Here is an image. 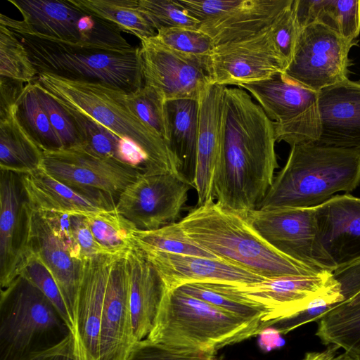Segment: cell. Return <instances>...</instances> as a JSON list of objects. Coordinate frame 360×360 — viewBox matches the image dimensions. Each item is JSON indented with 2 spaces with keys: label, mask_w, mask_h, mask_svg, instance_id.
<instances>
[{
  "label": "cell",
  "mask_w": 360,
  "mask_h": 360,
  "mask_svg": "<svg viewBox=\"0 0 360 360\" xmlns=\"http://www.w3.org/2000/svg\"><path fill=\"white\" fill-rule=\"evenodd\" d=\"M274 123L252 96L225 86L213 195L224 208L247 216L271 187L278 168Z\"/></svg>",
  "instance_id": "cell-1"
},
{
  "label": "cell",
  "mask_w": 360,
  "mask_h": 360,
  "mask_svg": "<svg viewBox=\"0 0 360 360\" xmlns=\"http://www.w3.org/2000/svg\"><path fill=\"white\" fill-rule=\"evenodd\" d=\"M178 223L193 241L219 259L265 278L324 271L282 254L257 232L247 216L228 210L213 199L196 206Z\"/></svg>",
  "instance_id": "cell-2"
},
{
  "label": "cell",
  "mask_w": 360,
  "mask_h": 360,
  "mask_svg": "<svg viewBox=\"0 0 360 360\" xmlns=\"http://www.w3.org/2000/svg\"><path fill=\"white\" fill-rule=\"evenodd\" d=\"M359 184V152L316 143H296L257 209L316 207Z\"/></svg>",
  "instance_id": "cell-3"
},
{
  "label": "cell",
  "mask_w": 360,
  "mask_h": 360,
  "mask_svg": "<svg viewBox=\"0 0 360 360\" xmlns=\"http://www.w3.org/2000/svg\"><path fill=\"white\" fill-rule=\"evenodd\" d=\"M33 83L62 105L91 117L120 138L136 143L148 158V167L143 174H177L168 146L129 108L125 91L48 73H39Z\"/></svg>",
  "instance_id": "cell-4"
},
{
  "label": "cell",
  "mask_w": 360,
  "mask_h": 360,
  "mask_svg": "<svg viewBox=\"0 0 360 360\" xmlns=\"http://www.w3.org/2000/svg\"><path fill=\"white\" fill-rule=\"evenodd\" d=\"M6 27L25 46L38 74L101 83L127 93L143 86L139 47L127 51L85 48Z\"/></svg>",
  "instance_id": "cell-5"
},
{
  "label": "cell",
  "mask_w": 360,
  "mask_h": 360,
  "mask_svg": "<svg viewBox=\"0 0 360 360\" xmlns=\"http://www.w3.org/2000/svg\"><path fill=\"white\" fill-rule=\"evenodd\" d=\"M262 332L260 325L174 289L165 295L147 339L174 347L216 353Z\"/></svg>",
  "instance_id": "cell-6"
},
{
  "label": "cell",
  "mask_w": 360,
  "mask_h": 360,
  "mask_svg": "<svg viewBox=\"0 0 360 360\" xmlns=\"http://www.w3.org/2000/svg\"><path fill=\"white\" fill-rule=\"evenodd\" d=\"M71 333L53 304L23 276L1 289L0 360H29Z\"/></svg>",
  "instance_id": "cell-7"
},
{
  "label": "cell",
  "mask_w": 360,
  "mask_h": 360,
  "mask_svg": "<svg viewBox=\"0 0 360 360\" xmlns=\"http://www.w3.org/2000/svg\"><path fill=\"white\" fill-rule=\"evenodd\" d=\"M22 20L0 14V24L85 48L127 51L131 46L115 25L72 5L68 0H8Z\"/></svg>",
  "instance_id": "cell-8"
},
{
  "label": "cell",
  "mask_w": 360,
  "mask_h": 360,
  "mask_svg": "<svg viewBox=\"0 0 360 360\" xmlns=\"http://www.w3.org/2000/svg\"><path fill=\"white\" fill-rule=\"evenodd\" d=\"M274 123L276 141L290 146L316 143L321 133L319 94L289 78L284 72L243 84Z\"/></svg>",
  "instance_id": "cell-9"
},
{
  "label": "cell",
  "mask_w": 360,
  "mask_h": 360,
  "mask_svg": "<svg viewBox=\"0 0 360 360\" xmlns=\"http://www.w3.org/2000/svg\"><path fill=\"white\" fill-rule=\"evenodd\" d=\"M355 41L314 23L300 30L292 58L284 73L316 92L348 79L349 53Z\"/></svg>",
  "instance_id": "cell-10"
},
{
  "label": "cell",
  "mask_w": 360,
  "mask_h": 360,
  "mask_svg": "<svg viewBox=\"0 0 360 360\" xmlns=\"http://www.w3.org/2000/svg\"><path fill=\"white\" fill-rule=\"evenodd\" d=\"M191 186L177 174L142 173L120 195L115 210L139 231L176 223Z\"/></svg>",
  "instance_id": "cell-11"
},
{
  "label": "cell",
  "mask_w": 360,
  "mask_h": 360,
  "mask_svg": "<svg viewBox=\"0 0 360 360\" xmlns=\"http://www.w3.org/2000/svg\"><path fill=\"white\" fill-rule=\"evenodd\" d=\"M41 167L72 188L107 197L116 202L127 187L142 174L136 169L82 149L43 152Z\"/></svg>",
  "instance_id": "cell-12"
},
{
  "label": "cell",
  "mask_w": 360,
  "mask_h": 360,
  "mask_svg": "<svg viewBox=\"0 0 360 360\" xmlns=\"http://www.w3.org/2000/svg\"><path fill=\"white\" fill-rule=\"evenodd\" d=\"M140 60L143 84L159 91L165 101L174 99L198 100L212 83L209 56H195L170 49L154 37L141 41Z\"/></svg>",
  "instance_id": "cell-13"
},
{
  "label": "cell",
  "mask_w": 360,
  "mask_h": 360,
  "mask_svg": "<svg viewBox=\"0 0 360 360\" xmlns=\"http://www.w3.org/2000/svg\"><path fill=\"white\" fill-rule=\"evenodd\" d=\"M315 252L322 270L360 260V198L335 195L314 207Z\"/></svg>",
  "instance_id": "cell-14"
},
{
  "label": "cell",
  "mask_w": 360,
  "mask_h": 360,
  "mask_svg": "<svg viewBox=\"0 0 360 360\" xmlns=\"http://www.w3.org/2000/svg\"><path fill=\"white\" fill-rule=\"evenodd\" d=\"M287 63L273 43L271 27L248 38L215 46L208 57L213 84L238 86L285 72Z\"/></svg>",
  "instance_id": "cell-15"
},
{
  "label": "cell",
  "mask_w": 360,
  "mask_h": 360,
  "mask_svg": "<svg viewBox=\"0 0 360 360\" xmlns=\"http://www.w3.org/2000/svg\"><path fill=\"white\" fill-rule=\"evenodd\" d=\"M337 283L332 271L315 276H285L248 284H232L243 296L268 312L264 330L275 321L307 309L318 297Z\"/></svg>",
  "instance_id": "cell-16"
},
{
  "label": "cell",
  "mask_w": 360,
  "mask_h": 360,
  "mask_svg": "<svg viewBox=\"0 0 360 360\" xmlns=\"http://www.w3.org/2000/svg\"><path fill=\"white\" fill-rule=\"evenodd\" d=\"M247 217L276 250L309 267L325 271L316 261L314 207L256 209Z\"/></svg>",
  "instance_id": "cell-17"
},
{
  "label": "cell",
  "mask_w": 360,
  "mask_h": 360,
  "mask_svg": "<svg viewBox=\"0 0 360 360\" xmlns=\"http://www.w3.org/2000/svg\"><path fill=\"white\" fill-rule=\"evenodd\" d=\"M29 205L20 175L1 169L0 284L8 287L20 274L27 254Z\"/></svg>",
  "instance_id": "cell-18"
},
{
  "label": "cell",
  "mask_w": 360,
  "mask_h": 360,
  "mask_svg": "<svg viewBox=\"0 0 360 360\" xmlns=\"http://www.w3.org/2000/svg\"><path fill=\"white\" fill-rule=\"evenodd\" d=\"M127 255L117 256L109 271L101 315L100 360H124L134 342Z\"/></svg>",
  "instance_id": "cell-19"
},
{
  "label": "cell",
  "mask_w": 360,
  "mask_h": 360,
  "mask_svg": "<svg viewBox=\"0 0 360 360\" xmlns=\"http://www.w3.org/2000/svg\"><path fill=\"white\" fill-rule=\"evenodd\" d=\"M141 249L158 270L169 290L195 283L248 284L266 279L224 259Z\"/></svg>",
  "instance_id": "cell-20"
},
{
  "label": "cell",
  "mask_w": 360,
  "mask_h": 360,
  "mask_svg": "<svg viewBox=\"0 0 360 360\" xmlns=\"http://www.w3.org/2000/svg\"><path fill=\"white\" fill-rule=\"evenodd\" d=\"M319 145L360 153V80L347 79L319 93Z\"/></svg>",
  "instance_id": "cell-21"
},
{
  "label": "cell",
  "mask_w": 360,
  "mask_h": 360,
  "mask_svg": "<svg viewBox=\"0 0 360 360\" xmlns=\"http://www.w3.org/2000/svg\"><path fill=\"white\" fill-rule=\"evenodd\" d=\"M119 255H99L84 260L75 314V337L85 360H100V330L107 279Z\"/></svg>",
  "instance_id": "cell-22"
},
{
  "label": "cell",
  "mask_w": 360,
  "mask_h": 360,
  "mask_svg": "<svg viewBox=\"0 0 360 360\" xmlns=\"http://www.w3.org/2000/svg\"><path fill=\"white\" fill-rule=\"evenodd\" d=\"M28 251L41 259L54 278L74 325L75 335L76 307L84 261L71 257L46 221L30 206Z\"/></svg>",
  "instance_id": "cell-23"
},
{
  "label": "cell",
  "mask_w": 360,
  "mask_h": 360,
  "mask_svg": "<svg viewBox=\"0 0 360 360\" xmlns=\"http://www.w3.org/2000/svg\"><path fill=\"white\" fill-rule=\"evenodd\" d=\"M129 300L134 342L153 330L169 289L162 276L138 247L127 255Z\"/></svg>",
  "instance_id": "cell-24"
},
{
  "label": "cell",
  "mask_w": 360,
  "mask_h": 360,
  "mask_svg": "<svg viewBox=\"0 0 360 360\" xmlns=\"http://www.w3.org/2000/svg\"><path fill=\"white\" fill-rule=\"evenodd\" d=\"M225 86L210 84L199 99L198 137L194 188L197 206L214 198L213 184L220 147V127Z\"/></svg>",
  "instance_id": "cell-25"
},
{
  "label": "cell",
  "mask_w": 360,
  "mask_h": 360,
  "mask_svg": "<svg viewBox=\"0 0 360 360\" xmlns=\"http://www.w3.org/2000/svg\"><path fill=\"white\" fill-rule=\"evenodd\" d=\"M30 207L36 212L86 214L112 210L116 202L72 188L56 179L41 167L20 175Z\"/></svg>",
  "instance_id": "cell-26"
},
{
  "label": "cell",
  "mask_w": 360,
  "mask_h": 360,
  "mask_svg": "<svg viewBox=\"0 0 360 360\" xmlns=\"http://www.w3.org/2000/svg\"><path fill=\"white\" fill-rule=\"evenodd\" d=\"M292 0H241L236 7L210 20L198 30L207 34L215 46L242 40L269 27Z\"/></svg>",
  "instance_id": "cell-27"
},
{
  "label": "cell",
  "mask_w": 360,
  "mask_h": 360,
  "mask_svg": "<svg viewBox=\"0 0 360 360\" xmlns=\"http://www.w3.org/2000/svg\"><path fill=\"white\" fill-rule=\"evenodd\" d=\"M168 147L178 175L194 187L198 137L199 103L195 99L165 101Z\"/></svg>",
  "instance_id": "cell-28"
},
{
  "label": "cell",
  "mask_w": 360,
  "mask_h": 360,
  "mask_svg": "<svg viewBox=\"0 0 360 360\" xmlns=\"http://www.w3.org/2000/svg\"><path fill=\"white\" fill-rule=\"evenodd\" d=\"M292 9L299 30L319 23L349 41L360 34L359 0H293Z\"/></svg>",
  "instance_id": "cell-29"
},
{
  "label": "cell",
  "mask_w": 360,
  "mask_h": 360,
  "mask_svg": "<svg viewBox=\"0 0 360 360\" xmlns=\"http://www.w3.org/2000/svg\"><path fill=\"white\" fill-rule=\"evenodd\" d=\"M17 105L0 113V167L22 175L41 167L43 152L20 124Z\"/></svg>",
  "instance_id": "cell-30"
},
{
  "label": "cell",
  "mask_w": 360,
  "mask_h": 360,
  "mask_svg": "<svg viewBox=\"0 0 360 360\" xmlns=\"http://www.w3.org/2000/svg\"><path fill=\"white\" fill-rule=\"evenodd\" d=\"M316 335L323 344L342 348L352 360L360 357V293L323 314Z\"/></svg>",
  "instance_id": "cell-31"
},
{
  "label": "cell",
  "mask_w": 360,
  "mask_h": 360,
  "mask_svg": "<svg viewBox=\"0 0 360 360\" xmlns=\"http://www.w3.org/2000/svg\"><path fill=\"white\" fill-rule=\"evenodd\" d=\"M176 289L246 321L260 325L262 332L268 321L267 311L240 294L232 284L195 283Z\"/></svg>",
  "instance_id": "cell-32"
},
{
  "label": "cell",
  "mask_w": 360,
  "mask_h": 360,
  "mask_svg": "<svg viewBox=\"0 0 360 360\" xmlns=\"http://www.w3.org/2000/svg\"><path fill=\"white\" fill-rule=\"evenodd\" d=\"M332 274L337 281L335 286L316 299L305 310L275 321L269 328L278 333L286 334L304 324L317 321L328 311L360 293V280L352 273L345 269H337Z\"/></svg>",
  "instance_id": "cell-33"
},
{
  "label": "cell",
  "mask_w": 360,
  "mask_h": 360,
  "mask_svg": "<svg viewBox=\"0 0 360 360\" xmlns=\"http://www.w3.org/2000/svg\"><path fill=\"white\" fill-rule=\"evenodd\" d=\"M70 4L110 22L141 41L155 37L156 30L138 7V0H68Z\"/></svg>",
  "instance_id": "cell-34"
},
{
  "label": "cell",
  "mask_w": 360,
  "mask_h": 360,
  "mask_svg": "<svg viewBox=\"0 0 360 360\" xmlns=\"http://www.w3.org/2000/svg\"><path fill=\"white\" fill-rule=\"evenodd\" d=\"M83 214L95 240L107 254L125 255L137 246L136 228L115 209Z\"/></svg>",
  "instance_id": "cell-35"
},
{
  "label": "cell",
  "mask_w": 360,
  "mask_h": 360,
  "mask_svg": "<svg viewBox=\"0 0 360 360\" xmlns=\"http://www.w3.org/2000/svg\"><path fill=\"white\" fill-rule=\"evenodd\" d=\"M18 120L42 152L64 149L43 109L32 83L27 84L17 105Z\"/></svg>",
  "instance_id": "cell-36"
},
{
  "label": "cell",
  "mask_w": 360,
  "mask_h": 360,
  "mask_svg": "<svg viewBox=\"0 0 360 360\" xmlns=\"http://www.w3.org/2000/svg\"><path fill=\"white\" fill-rule=\"evenodd\" d=\"M63 107L71 115L82 140V146L78 149L124 165L122 157V139L91 117L73 108Z\"/></svg>",
  "instance_id": "cell-37"
},
{
  "label": "cell",
  "mask_w": 360,
  "mask_h": 360,
  "mask_svg": "<svg viewBox=\"0 0 360 360\" xmlns=\"http://www.w3.org/2000/svg\"><path fill=\"white\" fill-rule=\"evenodd\" d=\"M136 239L137 245L141 248L221 259L193 241L178 222L151 231L136 230Z\"/></svg>",
  "instance_id": "cell-38"
},
{
  "label": "cell",
  "mask_w": 360,
  "mask_h": 360,
  "mask_svg": "<svg viewBox=\"0 0 360 360\" xmlns=\"http://www.w3.org/2000/svg\"><path fill=\"white\" fill-rule=\"evenodd\" d=\"M124 96L132 112L168 146L165 100L161 94L153 87L143 84L136 91L124 92Z\"/></svg>",
  "instance_id": "cell-39"
},
{
  "label": "cell",
  "mask_w": 360,
  "mask_h": 360,
  "mask_svg": "<svg viewBox=\"0 0 360 360\" xmlns=\"http://www.w3.org/2000/svg\"><path fill=\"white\" fill-rule=\"evenodd\" d=\"M37 75L25 46L11 30L0 25V77L26 84Z\"/></svg>",
  "instance_id": "cell-40"
},
{
  "label": "cell",
  "mask_w": 360,
  "mask_h": 360,
  "mask_svg": "<svg viewBox=\"0 0 360 360\" xmlns=\"http://www.w3.org/2000/svg\"><path fill=\"white\" fill-rule=\"evenodd\" d=\"M154 38L170 49L195 56H209L215 48L212 39L198 29L160 28Z\"/></svg>",
  "instance_id": "cell-41"
},
{
  "label": "cell",
  "mask_w": 360,
  "mask_h": 360,
  "mask_svg": "<svg viewBox=\"0 0 360 360\" xmlns=\"http://www.w3.org/2000/svg\"><path fill=\"white\" fill-rule=\"evenodd\" d=\"M138 7L156 31L160 28L198 29L200 23L173 0H138Z\"/></svg>",
  "instance_id": "cell-42"
},
{
  "label": "cell",
  "mask_w": 360,
  "mask_h": 360,
  "mask_svg": "<svg viewBox=\"0 0 360 360\" xmlns=\"http://www.w3.org/2000/svg\"><path fill=\"white\" fill-rule=\"evenodd\" d=\"M20 275L30 281L47 297L75 335L74 325L54 278L41 259L33 252H27Z\"/></svg>",
  "instance_id": "cell-43"
},
{
  "label": "cell",
  "mask_w": 360,
  "mask_h": 360,
  "mask_svg": "<svg viewBox=\"0 0 360 360\" xmlns=\"http://www.w3.org/2000/svg\"><path fill=\"white\" fill-rule=\"evenodd\" d=\"M124 360H218L215 352L171 347L146 338L134 342Z\"/></svg>",
  "instance_id": "cell-44"
},
{
  "label": "cell",
  "mask_w": 360,
  "mask_h": 360,
  "mask_svg": "<svg viewBox=\"0 0 360 360\" xmlns=\"http://www.w3.org/2000/svg\"><path fill=\"white\" fill-rule=\"evenodd\" d=\"M32 83L43 109L63 143L64 149L81 148L82 140L68 110L53 98Z\"/></svg>",
  "instance_id": "cell-45"
},
{
  "label": "cell",
  "mask_w": 360,
  "mask_h": 360,
  "mask_svg": "<svg viewBox=\"0 0 360 360\" xmlns=\"http://www.w3.org/2000/svg\"><path fill=\"white\" fill-rule=\"evenodd\" d=\"M292 2L293 0L271 25L274 46L288 66L292 60L300 32L292 9Z\"/></svg>",
  "instance_id": "cell-46"
},
{
  "label": "cell",
  "mask_w": 360,
  "mask_h": 360,
  "mask_svg": "<svg viewBox=\"0 0 360 360\" xmlns=\"http://www.w3.org/2000/svg\"><path fill=\"white\" fill-rule=\"evenodd\" d=\"M200 24L238 5L241 0H176Z\"/></svg>",
  "instance_id": "cell-47"
},
{
  "label": "cell",
  "mask_w": 360,
  "mask_h": 360,
  "mask_svg": "<svg viewBox=\"0 0 360 360\" xmlns=\"http://www.w3.org/2000/svg\"><path fill=\"white\" fill-rule=\"evenodd\" d=\"M70 221L83 261L99 255H108L95 240L83 214H70Z\"/></svg>",
  "instance_id": "cell-48"
},
{
  "label": "cell",
  "mask_w": 360,
  "mask_h": 360,
  "mask_svg": "<svg viewBox=\"0 0 360 360\" xmlns=\"http://www.w3.org/2000/svg\"><path fill=\"white\" fill-rule=\"evenodd\" d=\"M29 360H85L78 341L71 333L58 345L42 352Z\"/></svg>",
  "instance_id": "cell-49"
},
{
  "label": "cell",
  "mask_w": 360,
  "mask_h": 360,
  "mask_svg": "<svg viewBox=\"0 0 360 360\" xmlns=\"http://www.w3.org/2000/svg\"><path fill=\"white\" fill-rule=\"evenodd\" d=\"M26 84L0 77V113L6 112L18 104Z\"/></svg>",
  "instance_id": "cell-50"
},
{
  "label": "cell",
  "mask_w": 360,
  "mask_h": 360,
  "mask_svg": "<svg viewBox=\"0 0 360 360\" xmlns=\"http://www.w3.org/2000/svg\"><path fill=\"white\" fill-rule=\"evenodd\" d=\"M338 346L330 345L324 351L307 353L303 360H350L345 352L338 355Z\"/></svg>",
  "instance_id": "cell-51"
},
{
  "label": "cell",
  "mask_w": 360,
  "mask_h": 360,
  "mask_svg": "<svg viewBox=\"0 0 360 360\" xmlns=\"http://www.w3.org/2000/svg\"><path fill=\"white\" fill-rule=\"evenodd\" d=\"M352 360H360V357H354Z\"/></svg>",
  "instance_id": "cell-52"
}]
</instances>
